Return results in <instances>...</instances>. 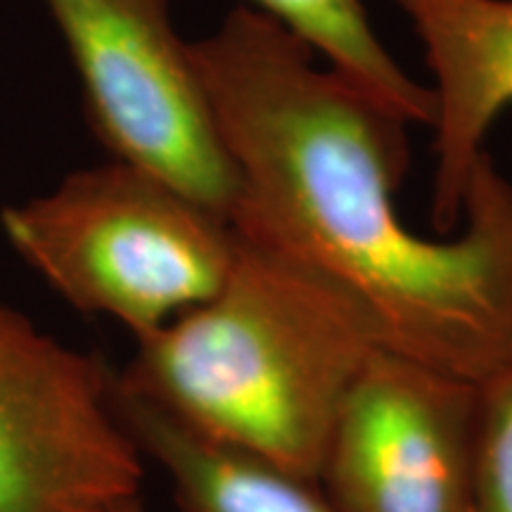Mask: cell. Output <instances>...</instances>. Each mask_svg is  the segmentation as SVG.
<instances>
[{
	"label": "cell",
	"mask_w": 512,
	"mask_h": 512,
	"mask_svg": "<svg viewBox=\"0 0 512 512\" xmlns=\"http://www.w3.org/2000/svg\"><path fill=\"white\" fill-rule=\"evenodd\" d=\"M475 512H512V366L475 384Z\"/></svg>",
	"instance_id": "30bf717a"
},
{
	"label": "cell",
	"mask_w": 512,
	"mask_h": 512,
	"mask_svg": "<svg viewBox=\"0 0 512 512\" xmlns=\"http://www.w3.org/2000/svg\"><path fill=\"white\" fill-rule=\"evenodd\" d=\"M145 463L112 370L0 302V512H119Z\"/></svg>",
	"instance_id": "5b68a950"
},
{
	"label": "cell",
	"mask_w": 512,
	"mask_h": 512,
	"mask_svg": "<svg viewBox=\"0 0 512 512\" xmlns=\"http://www.w3.org/2000/svg\"><path fill=\"white\" fill-rule=\"evenodd\" d=\"M475 384L373 351L332 427L318 484L337 512H475Z\"/></svg>",
	"instance_id": "8992f818"
},
{
	"label": "cell",
	"mask_w": 512,
	"mask_h": 512,
	"mask_svg": "<svg viewBox=\"0 0 512 512\" xmlns=\"http://www.w3.org/2000/svg\"><path fill=\"white\" fill-rule=\"evenodd\" d=\"M81 79L91 128L119 162L150 171L230 221L238 174L169 0H43Z\"/></svg>",
	"instance_id": "277c9868"
},
{
	"label": "cell",
	"mask_w": 512,
	"mask_h": 512,
	"mask_svg": "<svg viewBox=\"0 0 512 512\" xmlns=\"http://www.w3.org/2000/svg\"><path fill=\"white\" fill-rule=\"evenodd\" d=\"M254 10L275 19L332 72L349 81L382 110L406 124L432 126L434 98L389 55L377 38L361 0H249Z\"/></svg>",
	"instance_id": "9c48e42d"
},
{
	"label": "cell",
	"mask_w": 512,
	"mask_h": 512,
	"mask_svg": "<svg viewBox=\"0 0 512 512\" xmlns=\"http://www.w3.org/2000/svg\"><path fill=\"white\" fill-rule=\"evenodd\" d=\"M114 399L145 460L169 479L178 512H337L316 479L197 437L117 380Z\"/></svg>",
	"instance_id": "ba28073f"
},
{
	"label": "cell",
	"mask_w": 512,
	"mask_h": 512,
	"mask_svg": "<svg viewBox=\"0 0 512 512\" xmlns=\"http://www.w3.org/2000/svg\"><path fill=\"white\" fill-rule=\"evenodd\" d=\"M373 351L335 297L238 235L219 292L136 339L114 380L183 430L318 482Z\"/></svg>",
	"instance_id": "7a4b0ae2"
},
{
	"label": "cell",
	"mask_w": 512,
	"mask_h": 512,
	"mask_svg": "<svg viewBox=\"0 0 512 512\" xmlns=\"http://www.w3.org/2000/svg\"><path fill=\"white\" fill-rule=\"evenodd\" d=\"M0 230L72 309L117 320L133 339L207 302L238 254L228 219L119 159L5 207Z\"/></svg>",
	"instance_id": "3957f363"
},
{
	"label": "cell",
	"mask_w": 512,
	"mask_h": 512,
	"mask_svg": "<svg viewBox=\"0 0 512 512\" xmlns=\"http://www.w3.org/2000/svg\"><path fill=\"white\" fill-rule=\"evenodd\" d=\"M418 31L434 83L432 221L453 230L486 136L512 107V0H396Z\"/></svg>",
	"instance_id": "52a82bcc"
},
{
	"label": "cell",
	"mask_w": 512,
	"mask_h": 512,
	"mask_svg": "<svg viewBox=\"0 0 512 512\" xmlns=\"http://www.w3.org/2000/svg\"><path fill=\"white\" fill-rule=\"evenodd\" d=\"M119 512H150V508H147V505L143 503V498H140V501L126 505V508L119 510Z\"/></svg>",
	"instance_id": "8fae6325"
},
{
	"label": "cell",
	"mask_w": 512,
	"mask_h": 512,
	"mask_svg": "<svg viewBox=\"0 0 512 512\" xmlns=\"http://www.w3.org/2000/svg\"><path fill=\"white\" fill-rule=\"evenodd\" d=\"M190 50L238 174L230 226L242 240L335 297L377 351L472 384L512 366V181L489 152L460 233L422 238L394 200L406 121L254 8Z\"/></svg>",
	"instance_id": "6da1fadb"
}]
</instances>
